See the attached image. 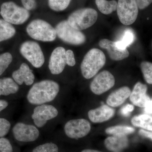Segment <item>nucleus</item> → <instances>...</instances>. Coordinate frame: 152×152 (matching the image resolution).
Wrapping results in <instances>:
<instances>
[{"label": "nucleus", "mask_w": 152, "mask_h": 152, "mask_svg": "<svg viewBox=\"0 0 152 152\" xmlns=\"http://www.w3.org/2000/svg\"><path fill=\"white\" fill-rule=\"evenodd\" d=\"M60 91V86L57 82L43 80L32 85L27 94L26 99L33 105L48 104L55 100Z\"/></svg>", "instance_id": "f257e3e1"}, {"label": "nucleus", "mask_w": 152, "mask_h": 152, "mask_svg": "<svg viewBox=\"0 0 152 152\" xmlns=\"http://www.w3.org/2000/svg\"><path fill=\"white\" fill-rule=\"evenodd\" d=\"M106 57L99 49L93 48L85 55L80 65L83 77L90 79L96 75L106 63Z\"/></svg>", "instance_id": "f03ea898"}, {"label": "nucleus", "mask_w": 152, "mask_h": 152, "mask_svg": "<svg viewBox=\"0 0 152 152\" xmlns=\"http://www.w3.org/2000/svg\"><path fill=\"white\" fill-rule=\"evenodd\" d=\"M26 30L28 34L36 40L51 42L56 38L55 28L48 22L41 19L32 21L28 25Z\"/></svg>", "instance_id": "7ed1b4c3"}, {"label": "nucleus", "mask_w": 152, "mask_h": 152, "mask_svg": "<svg viewBox=\"0 0 152 152\" xmlns=\"http://www.w3.org/2000/svg\"><path fill=\"white\" fill-rule=\"evenodd\" d=\"M98 14L94 9L85 8L74 11L68 17V23L76 29H86L93 26L97 20Z\"/></svg>", "instance_id": "20e7f679"}, {"label": "nucleus", "mask_w": 152, "mask_h": 152, "mask_svg": "<svg viewBox=\"0 0 152 152\" xmlns=\"http://www.w3.org/2000/svg\"><path fill=\"white\" fill-rule=\"evenodd\" d=\"M0 14L6 21L15 25L23 24L30 16L28 10L18 6L12 1L3 3L1 6Z\"/></svg>", "instance_id": "39448f33"}, {"label": "nucleus", "mask_w": 152, "mask_h": 152, "mask_svg": "<svg viewBox=\"0 0 152 152\" xmlns=\"http://www.w3.org/2000/svg\"><path fill=\"white\" fill-rule=\"evenodd\" d=\"M57 36L63 42L75 45H83L86 42V36L80 31L72 27L67 20L62 21L55 28Z\"/></svg>", "instance_id": "423d86ee"}, {"label": "nucleus", "mask_w": 152, "mask_h": 152, "mask_svg": "<svg viewBox=\"0 0 152 152\" xmlns=\"http://www.w3.org/2000/svg\"><path fill=\"white\" fill-rule=\"evenodd\" d=\"M20 51L23 56L36 68H41L45 61L40 46L37 42L27 41L21 45Z\"/></svg>", "instance_id": "0eeeda50"}, {"label": "nucleus", "mask_w": 152, "mask_h": 152, "mask_svg": "<svg viewBox=\"0 0 152 152\" xmlns=\"http://www.w3.org/2000/svg\"><path fill=\"white\" fill-rule=\"evenodd\" d=\"M117 11L120 22L125 26H129L137 20L139 8L136 0H118Z\"/></svg>", "instance_id": "6e6552de"}, {"label": "nucleus", "mask_w": 152, "mask_h": 152, "mask_svg": "<svg viewBox=\"0 0 152 152\" xmlns=\"http://www.w3.org/2000/svg\"><path fill=\"white\" fill-rule=\"evenodd\" d=\"M55 106L46 104L36 106L33 111L31 118L34 125L39 129L44 127L50 121L54 119L58 115Z\"/></svg>", "instance_id": "1a4fd4ad"}, {"label": "nucleus", "mask_w": 152, "mask_h": 152, "mask_svg": "<svg viewBox=\"0 0 152 152\" xmlns=\"http://www.w3.org/2000/svg\"><path fill=\"white\" fill-rule=\"evenodd\" d=\"M64 132L68 137L78 139L86 136L91 130L89 122L84 118L68 121L64 126Z\"/></svg>", "instance_id": "9d476101"}, {"label": "nucleus", "mask_w": 152, "mask_h": 152, "mask_svg": "<svg viewBox=\"0 0 152 152\" xmlns=\"http://www.w3.org/2000/svg\"><path fill=\"white\" fill-rule=\"evenodd\" d=\"M12 132L15 138L23 142L35 141L40 136L39 130L36 126L23 122H18L14 125Z\"/></svg>", "instance_id": "9b49d317"}, {"label": "nucleus", "mask_w": 152, "mask_h": 152, "mask_svg": "<svg viewBox=\"0 0 152 152\" xmlns=\"http://www.w3.org/2000/svg\"><path fill=\"white\" fill-rule=\"evenodd\" d=\"M115 84L114 76L109 71H102L97 75L90 85V89L96 95H101L110 89Z\"/></svg>", "instance_id": "f8f14e48"}, {"label": "nucleus", "mask_w": 152, "mask_h": 152, "mask_svg": "<svg viewBox=\"0 0 152 152\" xmlns=\"http://www.w3.org/2000/svg\"><path fill=\"white\" fill-rule=\"evenodd\" d=\"M65 49L62 47L56 48L52 53L49 60L48 67L51 73L58 75L64 70L66 64Z\"/></svg>", "instance_id": "ddd939ff"}, {"label": "nucleus", "mask_w": 152, "mask_h": 152, "mask_svg": "<svg viewBox=\"0 0 152 152\" xmlns=\"http://www.w3.org/2000/svg\"><path fill=\"white\" fill-rule=\"evenodd\" d=\"M147 89L146 85L140 82L137 83L130 95L132 103L137 107L145 108L151 100L150 97L147 94Z\"/></svg>", "instance_id": "4468645a"}, {"label": "nucleus", "mask_w": 152, "mask_h": 152, "mask_svg": "<svg viewBox=\"0 0 152 152\" xmlns=\"http://www.w3.org/2000/svg\"><path fill=\"white\" fill-rule=\"evenodd\" d=\"M12 77L19 86L23 83L27 86H32L34 82L35 76L32 70L26 63L22 64L18 69L14 71Z\"/></svg>", "instance_id": "2eb2a0df"}, {"label": "nucleus", "mask_w": 152, "mask_h": 152, "mask_svg": "<svg viewBox=\"0 0 152 152\" xmlns=\"http://www.w3.org/2000/svg\"><path fill=\"white\" fill-rule=\"evenodd\" d=\"M99 46L103 49H106L110 58L115 61L124 59L129 57V52L127 49H120L116 46L115 42L108 39H102L99 42Z\"/></svg>", "instance_id": "dca6fc26"}, {"label": "nucleus", "mask_w": 152, "mask_h": 152, "mask_svg": "<svg viewBox=\"0 0 152 152\" xmlns=\"http://www.w3.org/2000/svg\"><path fill=\"white\" fill-rule=\"evenodd\" d=\"M115 111L107 105L103 104L97 108L88 112V117L94 123H101L108 121L115 115Z\"/></svg>", "instance_id": "f3484780"}, {"label": "nucleus", "mask_w": 152, "mask_h": 152, "mask_svg": "<svg viewBox=\"0 0 152 152\" xmlns=\"http://www.w3.org/2000/svg\"><path fill=\"white\" fill-rule=\"evenodd\" d=\"M105 146L112 152H122L129 146V141L126 135H113L104 141Z\"/></svg>", "instance_id": "a211bd4d"}, {"label": "nucleus", "mask_w": 152, "mask_h": 152, "mask_svg": "<svg viewBox=\"0 0 152 152\" xmlns=\"http://www.w3.org/2000/svg\"><path fill=\"white\" fill-rule=\"evenodd\" d=\"M131 92L130 89L128 87H121L109 95L106 102L108 106L113 107H118L129 97Z\"/></svg>", "instance_id": "6ab92c4d"}, {"label": "nucleus", "mask_w": 152, "mask_h": 152, "mask_svg": "<svg viewBox=\"0 0 152 152\" xmlns=\"http://www.w3.org/2000/svg\"><path fill=\"white\" fill-rule=\"evenodd\" d=\"M19 85L13 79L5 77L0 79V96H7L18 92Z\"/></svg>", "instance_id": "aec40b11"}, {"label": "nucleus", "mask_w": 152, "mask_h": 152, "mask_svg": "<svg viewBox=\"0 0 152 152\" xmlns=\"http://www.w3.org/2000/svg\"><path fill=\"white\" fill-rule=\"evenodd\" d=\"M134 126L152 131V116L147 114H142L133 117L131 120Z\"/></svg>", "instance_id": "412c9836"}, {"label": "nucleus", "mask_w": 152, "mask_h": 152, "mask_svg": "<svg viewBox=\"0 0 152 152\" xmlns=\"http://www.w3.org/2000/svg\"><path fill=\"white\" fill-rule=\"evenodd\" d=\"M15 34V29L12 24L0 19V42L13 37Z\"/></svg>", "instance_id": "4be33fe9"}, {"label": "nucleus", "mask_w": 152, "mask_h": 152, "mask_svg": "<svg viewBox=\"0 0 152 152\" xmlns=\"http://www.w3.org/2000/svg\"><path fill=\"white\" fill-rule=\"evenodd\" d=\"M95 3L98 10L104 15H110L117 10L118 2L115 0H95Z\"/></svg>", "instance_id": "5701e85b"}, {"label": "nucleus", "mask_w": 152, "mask_h": 152, "mask_svg": "<svg viewBox=\"0 0 152 152\" xmlns=\"http://www.w3.org/2000/svg\"><path fill=\"white\" fill-rule=\"evenodd\" d=\"M135 40V35L133 31L127 29L124 31L122 38L120 40L115 42V45L120 49L124 50L133 43Z\"/></svg>", "instance_id": "b1692460"}, {"label": "nucleus", "mask_w": 152, "mask_h": 152, "mask_svg": "<svg viewBox=\"0 0 152 152\" xmlns=\"http://www.w3.org/2000/svg\"><path fill=\"white\" fill-rule=\"evenodd\" d=\"M134 128L127 126H115L110 127L105 130V132L112 135H126L134 132Z\"/></svg>", "instance_id": "393cba45"}, {"label": "nucleus", "mask_w": 152, "mask_h": 152, "mask_svg": "<svg viewBox=\"0 0 152 152\" xmlns=\"http://www.w3.org/2000/svg\"><path fill=\"white\" fill-rule=\"evenodd\" d=\"M72 0H48L49 7L56 12L65 10L69 5Z\"/></svg>", "instance_id": "a878e982"}, {"label": "nucleus", "mask_w": 152, "mask_h": 152, "mask_svg": "<svg viewBox=\"0 0 152 152\" xmlns=\"http://www.w3.org/2000/svg\"><path fill=\"white\" fill-rule=\"evenodd\" d=\"M140 68L145 80L148 83L152 84V63L142 62L141 64Z\"/></svg>", "instance_id": "bb28decb"}, {"label": "nucleus", "mask_w": 152, "mask_h": 152, "mask_svg": "<svg viewBox=\"0 0 152 152\" xmlns=\"http://www.w3.org/2000/svg\"><path fill=\"white\" fill-rule=\"evenodd\" d=\"M12 60V56L10 53H5L0 55V76L8 68Z\"/></svg>", "instance_id": "cd10ccee"}, {"label": "nucleus", "mask_w": 152, "mask_h": 152, "mask_svg": "<svg viewBox=\"0 0 152 152\" xmlns=\"http://www.w3.org/2000/svg\"><path fill=\"white\" fill-rule=\"evenodd\" d=\"M32 152H58V148L54 143L48 142L36 147Z\"/></svg>", "instance_id": "c85d7f7f"}, {"label": "nucleus", "mask_w": 152, "mask_h": 152, "mask_svg": "<svg viewBox=\"0 0 152 152\" xmlns=\"http://www.w3.org/2000/svg\"><path fill=\"white\" fill-rule=\"evenodd\" d=\"M11 124L8 120L4 118H0V138L4 137L8 134Z\"/></svg>", "instance_id": "c756f323"}, {"label": "nucleus", "mask_w": 152, "mask_h": 152, "mask_svg": "<svg viewBox=\"0 0 152 152\" xmlns=\"http://www.w3.org/2000/svg\"><path fill=\"white\" fill-rule=\"evenodd\" d=\"M0 152H13L10 142L6 138H0Z\"/></svg>", "instance_id": "7c9ffc66"}, {"label": "nucleus", "mask_w": 152, "mask_h": 152, "mask_svg": "<svg viewBox=\"0 0 152 152\" xmlns=\"http://www.w3.org/2000/svg\"><path fill=\"white\" fill-rule=\"evenodd\" d=\"M66 64L69 66L72 67L75 65L76 60L75 55L72 50H71L66 51L65 54Z\"/></svg>", "instance_id": "2f4dec72"}, {"label": "nucleus", "mask_w": 152, "mask_h": 152, "mask_svg": "<svg viewBox=\"0 0 152 152\" xmlns=\"http://www.w3.org/2000/svg\"><path fill=\"white\" fill-rule=\"evenodd\" d=\"M134 107L133 105L130 104H127L123 106L120 110V113L124 117H128L130 115V113L134 110Z\"/></svg>", "instance_id": "473e14b6"}, {"label": "nucleus", "mask_w": 152, "mask_h": 152, "mask_svg": "<svg viewBox=\"0 0 152 152\" xmlns=\"http://www.w3.org/2000/svg\"><path fill=\"white\" fill-rule=\"evenodd\" d=\"M21 1L23 7L28 11L34 10L37 7L36 0H21Z\"/></svg>", "instance_id": "72a5a7b5"}, {"label": "nucleus", "mask_w": 152, "mask_h": 152, "mask_svg": "<svg viewBox=\"0 0 152 152\" xmlns=\"http://www.w3.org/2000/svg\"><path fill=\"white\" fill-rule=\"evenodd\" d=\"M138 8L140 10H144L151 4L152 0H136Z\"/></svg>", "instance_id": "f704fd0d"}, {"label": "nucleus", "mask_w": 152, "mask_h": 152, "mask_svg": "<svg viewBox=\"0 0 152 152\" xmlns=\"http://www.w3.org/2000/svg\"><path fill=\"white\" fill-rule=\"evenodd\" d=\"M139 133L142 137L151 139L152 140V131L145 130L141 129L139 131Z\"/></svg>", "instance_id": "c9c22d12"}, {"label": "nucleus", "mask_w": 152, "mask_h": 152, "mask_svg": "<svg viewBox=\"0 0 152 152\" xmlns=\"http://www.w3.org/2000/svg\"><path fill=\"white\" fill-rule=\"evenodd\" d=\"M144 111L146 113L152 114V99L147 104L144 109Z\"/></svg>", "instance_id": "e433bc0d"}, {"label": "nucleus", "mask_w": 152, "mask_h": 152, "mask_svg": "<svg viewBox=\"0 0 152 152\" xmlns=\"http://www.w3.org/2000/svg\"><path fill=\"white\" fill-rule=\"evenodd\" d=\"M8 105V102L7 101L0 99V113L7 108Z\"/></svg>", "instance_id": "4c0bfd02"}, {"label": "nucleus", "mask_w": 152, "mask_h": 152, "mask_svg": "<svg viewBox=\"0 0 152 152\" xmlns=\"http://www.w3.org/2000/svg\"><path fill=\"white\" fill-rule=\"evenodd\" d=\"M81 152H102L100 151H96V150H94L91 149H85L83 150Z\"/></svg>", "instance_id": "58836bf2"}, {"label": "nucleus", "mask_w": 152, "mask_h": 152, "mask_svg": "<svg viewBox=\"0 0 152 152\" xmlns=\"http://www.w3.org/2000/svg\"></svg>", "instance_id": "ea45409f"}]
</instances>
